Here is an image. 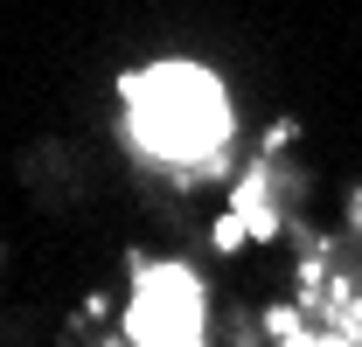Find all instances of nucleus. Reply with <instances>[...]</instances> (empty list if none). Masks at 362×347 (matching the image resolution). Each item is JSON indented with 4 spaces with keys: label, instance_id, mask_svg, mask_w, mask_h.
Returning a JSON list of instances; mask_svg holds the SVG:
<instances>
[{
    "label": "nucleus",
    "instance_id": "f257e3e1",
    "mask_svg": "<svg viewBox=\"0 0 362 347\" xmlns=\"http://www.w3.org/2000/svg\"><path fill=\"white\" fill-rule=\"evenodd\" d=\"M139 139L153 146V153H168V160H195V153H209L216 139H223V104H216V90L202 84V77H153V84L139 90Z\"/></svg>",
    "mask_w": 362,
    "mask_h": 347
}]
</instances>
